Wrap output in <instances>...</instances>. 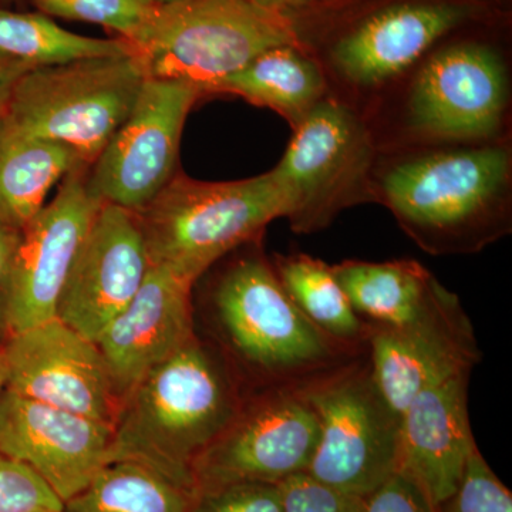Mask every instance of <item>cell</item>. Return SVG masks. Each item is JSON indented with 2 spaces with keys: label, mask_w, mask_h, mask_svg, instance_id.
<instances>
[{
  "label": "cell",
  "mask_w": 512,
  "mask_h": 512,
  "mask_svg": "<svg viewBox=\"0 0 512 512\" xmlns=\"http://www.w3.org/2000/svg\"><path fill=\"white\" fill-rule=\"evenodd\" d=\"M512 156L505 141L430 147L379 160L375 202L431 255L474 254L511 229Z\"/></svg>",
  "instance_id": "6da1fadb"
},
{
  "label": "cell",
  "mask_w": 512,
  "mask_h": 512,
  "mask_svg": "<svg viewBox=\"0 0 512 512\" xmlns=\"http://www.w3.org/2000/svg\"><path fill=\"white\" fill-rule=\"evenodd\" d=\"M242 403L224 360L195 336L124 397L111 463L140 464L194 494L195 461Z\"/></svg>",
  "instance_id": "7a4b0ae2"
},
{
  "label": "cell",
  "mask_w": 512,
  "mask_h": 512,
  "mask_svg": "<svg viewBox=\"0 0 512 512\" xmlns=\"http://www.w3.org/2000/svg\"><path fill=\"white\" fill-rule=\"evenodd\" d=\"M211 312L225 348L265 387L309 382L357 356L302 315L259 251L224 269Z\"/></svg>",
  "instance_id": "3957f363"
},
{
  "label": "cell",
  "mask_w": 512,
  "mask_h": 512,
  "mask_svg": "<svg viewBox=\"0 0 512 512\" xmlns=\"http://www.w3.org/2000/svg\"><path fill=\"white\" fill-rule=\"evenodd\" d=\"M136 215L151 265L195 284L215 262L285 218L286 200L272 170L218 183L175 175Z\"/></svg>",
  "instance_id": "277c9868"
},
{
  "label": "cell",
  "mask_w": 512,
  "mask_h": 512,
  "mask_svg": "<svg viewBox=\"0 0 512 512\" xmlns=\"http://www.w3.org/2000/svg\"><path fill=\"white\" fill-rule=\"evenodd\" d=\"M127 43L147 77L184 80L202 94L266 50L301 46L292 18L251 0L156 5Z\"/></svg>",
  "instance_id": "5b68a950"
},
{
  "label": "cell",
  "mask_w": 512,
  "mask_h": 512,
  "mask_svg": "<svg viewBox=\"0 0 512 512\" xmlns=\"http://www.w3.org/2000/svg\"><path fill=\"white\" fill-rule=\"evenodd\" d=\"M147 76L133 53L37 66L13 87L3 114L92 165L138 99Z\"/></svg>",
  "instance_id": "8992f818"
},
{
  "label": "cell",
  "mask_w": 512,
  "mask_h": 512,
  "mask_svg": "<svg viewBox=\"0 0 512 512\" xmlns=\"http://www.w3.org/2000/svg\"><path fill=\"white\" fill-rule=\"evenodd\" d=\"M375 136L348 101L325 97L293 130L284 157L272 168L296 234L328 228L340 212L375 202Z\"/></svg>",
  "instance_id": "52a82bcc"
},
{
  "label": "cell",
  "mask_w": 512,
  "mask_h": 512,
  "mask_svg": "<svg viewBox=\"0 0 512 512\" xmlns=\"http://www.w3.org/2000/svg\"><path fill=\"white\" fill-rule=\"evenodd\" d=\"M319 421L306 473L367 497L399 468L400 416L377 389L369 362H352L302 383Z\"/></svg>",
  "instance_id": "ba28073f"
},
{
  "label": "cell",
  "mask_w": 512,
  "mask_h": 512,
  "mask_svg": "<svg viewBox=\"0 0 512 512\" xmlns=\"http://www.w3.org/2000/svg\"><path fill=\"white\" fill-rule=\"evenodd\" d=\"M508 106L503 56L485 43H456L419 63L407 87L404 127L430 146L493 143L500 141Z\"/></svg>",
  "instance_id": "9c48e42d"
},
{
  "label": "cell",
  "mask_w": 512,
  "mask_h": 512,
  "mask_svg": "<svg viewBox=\"0 0 512 512\" xmlns=\"http://www.w3.org/2000/svg\"><path fill=\"white\" fill-rule=\"evenodd\" d=\"M319 441V421L302 384L265 387L192 468L194 494L241 483L279 484L306 471Z\"/></svg>",
  "instance_id": "30bf717a"
},
{
  "label": "cell",
  "mask_w": 512,
  "mask_h": 512,
  "mask_svg": "<svg viewBox=\"0 0 512 512\" xmlns=\"http://www.w3.org/2000/svg\"><path fill=\"white\" fill-rule=\"evenodd\" d=\"M200 87L184 80L147 77L133 110L87 175L104 204L143 210L175 177L185 120Z\"/></svg>",
  "instance_id": "8fae6325"
},
{
  "label": "cell",
  "mask_w": 512,
  "mask_h": 512,
  "mask_svg": "<svg viewBox=\"0 0 512 512\" xmlns=\"http://www.w3.org/2000/svg\"><path fill=\"white\" fill-rule=\"evenodd\" d=\"M87 167L67 175L53 200L20 231L0 299V329L15 335L56 318L57 302L101 202Z\"/></svg>",
  "instance_id": "7c38bea8"
},
{
  "label": "cell",
  "mask_w": 512,
  "mask_h": 512,
  "mask_svg": "<svg viewBox=\"0 0 512 512\" xmlns=\"http://www.w3.org/2000/svg\"><path fill=\"white\" fill-rule=\"evenodd\" d=\"M366 346L373 380L397 416L427 387L473 372L481 360L460 298L439 281L412 319L397 326L369 325Z\"/></svg>",
  "instance_id": "4fadbf2b"
},
{
  "label": "cell",
  "mask_w": 512,
  "mask_h": 512,
  "mask_svg": "<svg viewBox=\"0 0 512 512\" xmlns=\"http://www.w3.org/2000/svg\"><path fill=\"white\" fill-rule=\"evenodd\" d=\"M6 390L114 427L121 397L99 346L57 318L6 336Z\"/></svg>",
  "instance_id": "5bb4252c"
},
{
  "label": "cell",
  "mask_w": 512,
  "mask_h": 512,
  "mask_svg": "<svg viewBox=\"0 0 512 512\" xmlns=\"http://www.w3.org/2000/svg\"><path fill=\"white\" fill-rule=\"evenodd\" d=\"M150 268L137 215L103 202L64 282L56 318L96 343L133 301Z\"/></svg>",
  "instance_id": "9a60e30c"
},
{
  "label": "cell",
  "mask_w": 512,
  "mask_h": 512,
  "mask_svg": "<svg viewBox=\"0 0 512 512\" xmlns=\"http://www.w3.org/2000/svg\"><path fill=\"white\" fill-rule=\"evenodd\" d=\"M114 427L5 390L0 451L35 471L62 503L111 463Z\"/></svg>",
  "instance_id": "2e32d148"
},
{
  "label": "cell",
  "mask_w": 512,
  "mask_h": 512,
  "mask_svg": "<svg viewBox=\"0 0 512 512\" xmlns=\"http://www.w3.org/2000/svg\"><path fill=\"white\" fill-rule=\"evenodd\" d=\"M470 15V6L451 2L386 6L333 43L330 70L353 92L382 90L419 64L441 37Z\"/></svg>",
  "instance_id": "e0dca14e"
},
{
  "label": "cell",
  "mask_w": 512,
  "mask_h": 512,
  "mask_svg": "<svg viewBox=\"0 0 512 512\" xmlns=\"http://www.w3.org/2000/svg\"><path fill=\"white\" fill-rule=\"evenodd\" d=\"M192 286L168 269L151 265L133 301L96 340L121 402L154 367L197 336Z\"/></svg>",
  "instance_id": "ac0fdd59"
},
{
  "label": "cell",
  "mask_w": 512,
  "mask_h": 512,
  "mask_svg": "<svg viewBox=\"0 0 512 512\" xmlns=\"http://www.w3.org/2000/svg\"><path fill=\"white\" fill-rule=\"evenodd\" d=\"M471 372L417 394L400 416L399 468L439 507L456 491L477 447L468 417Z\"/></svg>",
  "instance_id": "d6986e66"
},
{
  "label": "cell",
  "mask_w": 512,
  "mask_h": 512,
  "mask_svg": "<svg viewBox=\"0 0 512 512\" xmlns=\"http://www.w3.org/2000/svg\"><path fill=\"white\" fill-rule=\"evenodd\" d=\"M80 167L89 165L69 147L30 134L0 110V224L22 231L53 187Z\"/></svg>",
  "instance_id": "ffe728a7"
},
{
  "label": "cell",
  "mask_w": 512,
  "mask_h": 512,
  "mask_svg": "<svg viewBox=\"0 0 512 512\" xmlns=\"http://www.w3.org/2000/svg\"><path fill=\"white\" fill-rule=\"evenodd\" d=\"M210 93L234 94L255 106L274 110L295 130L329 96V79L302 46H279L220 80Z\"/></svg>",
  "instance_id": "44dd1931"
},
{
  "label": "cell",
  "mask_w": 512,
  "mask_h": 512,
  "mask_svg": "<svg viewBox=\"0 0 512 512\" xmlns=\"http://www.w3.org/2000/svg\"><path fill=\"white\" fill-rule=\"evenodd\" d=\"M332 269L353 311L372 326H397L412 319L437 282L413 259L343 261Z\"/></svg>",
  "instance_id": "7402d4cb"
},
{
  "label": "cell",
  "mask_w": 512,
  "mask_h": 512,
  "mask_svg": "<svg viewBox=\"0 0 512 512\" xmlns=\"http://www.w3.org/2000/svg\"><path fill=\"white\" fill-rule=\"evenodd\" d=\"M272 265L302 315L339 345L360 353L369 325L353 311L332 265L306 254L275 255Z\"/></svg>",
  "instance_id": "603a6c76"
},
{
  "label": "cell",
  "mask_w": 512,
  "mask_h": 512,
  "mask_svg": "<svg viewBox=\"0 0 512 512\" xmlns=\"http://www.w3.org/2000/svg\"><path fill=\"white\" fill-rule=\"evenodd\" d=\"M192 493L131 461L107 464L63 512H187Z\"/></svg>",
  "instance_id": "cb8c5ba5"
},
{
  "label": "cell",
  "mask_w": 512,
  "mask_h": 512,
  "mask_svg": "<svg viewBox=\"0 0 512 512\" xmlns=\"http://www.w3.org/2000/svg\"><path fill=\"white\" fill-rule=\"evenodd\" d=\"M0 52L35 67L133 53L123 37L96 39L76 35L40 13L3 8H0Z\"/></svg>",
  "instance_id": "d4e9b609"
},
{
  "label": "cell",
  "mask_w": 512,
  "mask_h": 512,
  "mask_svg": "<svg viewBox=\"0 0 512 512\" xmlns=\"http://www.w3.org/2000/svg\"><path fill=\"white\" fill-rule=\"evenodd\" d=\"M43 12L116 30L131 39L151 15L156 3L150 0H35Z\"/></svg>",
  "instance_id": "484cf974"
},
{
  "label": "cell",
  "mask_w": 512,
  "mask_h": 512,
  "mask_svg": "<svg viewBox=\"0 0 512 512\" xmlns=\"http://www.w3.org/2000/svg\"><path fill=\"white\" fill-rule=\"evenodd\" d=\"M437 512H512V494L476 447L456 491L437 507Z\"/></svg>",
  "instance_id": "4316f807"
},
{
  "label": "cell",
  "mask_w": 512,
  "mask_h": 512,
  "mask_svg": "<svg viewBox=\"0 0 512 512\" xmlns=\"http://www.w3.org/2000/svg\"><path fill=\"white\" fill-rule=\"evenodd\" d=\"M43 510H63V503L35 471L0 451V512Z\"/></svg>",
  "instance_id": "83f0119b"
},
{
  "label": "cell",
  "mask_w": 512,
  "mask_h": 512,
  "mask_svg": "<svg viewBox=\"0 0 512 512\" xmlns=\"http://www.w3.org/2000/svg\"><path fill=\"white\" fill-rule=\"evenodd\" d=\"M278 485L284 512H363L365 497L336 490L315 480L306 471L285 478Z\"/></svg>",
  "instance_id": "f1b7e54d"
},
{
  "label": "cell",
  "mask_w": 512,
  "mask_h": 512,
  "mask_svg": "<svg viewBox=\"0 0 512 512\" xmlns=\"http://www.w3.org/2000/svg\"><path fill=\"white\" fill-rule=\"evenodd\" d=\"M187 512H284L278 485L241 483L198 491Z\"/></svg>",
  "instance_id": "f546056e"
},
{
  "label": "cell",
  "mask_w": 512,
  "mask_h": 512,
  "mask_svg": "<svg viewBox=\"0 0 512 512\" xmlns=\"http://www.w3.org/2000/svg\"><path fill=\"white\" fill-rule=\"evenodd\" d=\"M363 512H437V508L419 485L396 473L367 495Z\"/></svg>",
  "instance_id": "4dcf8cb0"
},
{
  "label": "cell",
  "mask_w": 512,
  "mask_h": 512,
  "mask_svg": "<svg viewBox=\"0 0 512 512\" xmlns=\"http://www.w3.org/2000/svg\"><path fill=\"white\" fill-rule=\"evenodd\" d=\"M33 67L35 66L25 62V60L0 52V109L5 106L20 77L28 73Z\"/></svg>",
  "instance_id": "1f68e13d"
},
{
  "label": "cell",
  "mask_w": 512,
  "mask_h": 512,
  "mask_svg": "<svg viewBox=\"0 0 512 512\" xmlns=\"http://www.w3.org/2000/svg\"><path fill=\"white\" fill-rule=\"evenodd\" d=\"M19 238V229L5 227V225L0 224V299H2L3 286H5L10 261H12L13 252H15Z\"/></svg>",
  "instance_id": "d6a6232c"
},
{
  "label": "cell",
  "mask_w": 512,
  "mask_h": 512,
  "mask_svg": "<svg viewBox=\"0 0 512 512\" xmlns=\"http://www.w3.org/2000/svg\"><path fill=\"white\" fill-rule=\"evenodd\" d=\"M251 2L261 6V8L272 10V12L281 13V15L292 18V12H295V10L308 8V6L325 2V0H251Z\"/></svg>",
  "instance_id": "836d02e7"
},
{
  "label": "cell",
  "mask_w": 512,
  "mask_h": 512,
  "mask_svg": "<svg viewBox=\"0 0 512 512\" xmlns=\"http://www.w3.org/2000/svg\"><path fill=\"white\" fill-rule=\"evenodd\" d=\"M5 372H3L2 355H0V399H2L3 393H5Z\"/></svg>",
  "instance_id": "e575fe53"
},
{
  "label": "cell",
  "mask_w": 512,
  "mask_h": 512,
  "mask_svg": "<svg viewBox=\"0 0 512 512\" xmlns=\"http://www.w3.org/2000/svg\"><path fill=\"white\" fill-rule=\"evenodd\" d=\"M156 5H173V3L188 2V0H150Z\"/></svg>",
  "instance_id": "d590c367"
},
{
  "label": "cell",
  "mask_w": 512,
  "mask_h": 512,
  "mask_svg": "<svg viewBox=\"0 0 512 512\" xmlns=\"http://www.w3.org/2000/svg\"><path fill=\"white\" fill-rule=\"evenodd\" d=\"M12 2H16V0H0V8H3L5 5H10Z\"/></svg>",
  "instance_id": "8d00e7d4"
},
{
  "label": "cell",
  "mask_w": 512,
  "mask_h": 512,
  "mask_svg": "<svg viewBox=\"0 0 512 512\" xmlns=\"http://www.w3.org/2000/svg\"><path fill=\"white\" fill-rule=\"evenodd\" d=\"M36 512H63V510H43V511H36Z\"/></svg>",
  "instance_id": "74e56055"
}]
</instances>
